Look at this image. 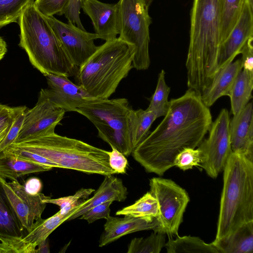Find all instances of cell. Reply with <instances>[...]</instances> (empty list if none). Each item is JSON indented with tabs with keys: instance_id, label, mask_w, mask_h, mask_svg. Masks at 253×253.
Returning <instances> with one entry per match:
<instances>
[{
	"instance_id": "cell-19",
	"label": "cell",
	"mask_w": 253,
	"mask_h": 253,
	"mask_svg": "<svg viewBox=\"0 0 253 253\" xmlns=\"http://www.w3.org/2000/svg\"><path fill=\"white\" fill-rule=\"evenodd\" d=\"M104 225V231L99 240V247L110 244L121 237L135 232L153 230L158 226L156 217H136L125 216L117 217L109 216Z\"/></svg>"
},
{
	"instance_id": "cell-33",
	"label": "cell",
	"mask_w": 253,
	"mask_h": 253,
	"mask_svg": "<svg viewBox=\"0 0 253 253\" xmlns=\"http://www.w3.org/2000/svg\"><path fill=\"white\" fill-rule=\"evenodd\" d=\"M94 191V189L91 188H82L73 195L57 199H51L50 197L46 196L43 200V202L46 204H52L59 206L60 208L59 212L61 214L65 215L82 202L87 199L91 193Z\"/></svg>"
},
{
	"instance_id": "cell-39",
	"label": "cell",
	"mask_w": 253,
	"mask_h": 253,
	"mask_svg": "<svg viewBox=\"0 0 253 253\" xmlns=\"http://www.w3.org/2000/svg\"><path fill=\"white\" fill-rule=\"evenodd\" d=\"M26 109L27 108L23 110L18 114L8 132L0 142V153L14 142L17 138Z\"/></svg>"
},
{
	"instance_id": "cell-1",
	"label": "cell",
	"mask_w": 253,
	"mask_h": 253,
	"mask_svg": "<svg viewBox=\"0 0 253 253\" xmlns=\"http://www.w3.org/2000/svg\"><path fill=\"white\" fill-rule=\"evenodd\" d=\"M164 116L132 152L133 158L147 171L159 175L174 166L175 157L183 149L198 147L212 122L200 92L190 88L169 101Z\"/></svg>"
},
{
	"instance_id": "cell-44",
	"label": "cell",
	"mask_w": 253,
	"mask_h": 253,
	"mask_svg": "<svg viewBox=\"0 0 253 253\" xmlns=\"http://www.w3.org/2000/svg\"><path fill=\"white\" fill-rule=\"evenodd\" d=\"M49 245L48 238L40 243L37 246L35 253H49Z\"/></svg>"
},
{
	"instance_id": "cell-32",
	"label": "cell",
	"mask_w": 253,
	"mask_h": 253,
	"mask_svg": "<svg viewBox=\"0 0 253 253\" xmlns=\"http://www.w3.org/2000/svg\"><path fill=\"white\" fill-rule=\"evenodd\" d=\"M35 0H0V29L17 22L24 9Z\"/></svg>"
},
{
	"instance_id": "cell-24",
	"label": "cell",
	"mask_w": 253,
	"mask_h": 253,
	"mask_svg": "<svg viewBox=\"0 0 253 253\" xmlns=\"http://www.w3.org/2000/svg\"><path fill=\"white\" fill-rule=\"evenodd\" d=\"M52 168L20 158L3 150L0 153V177L11 181L32 173L48 171Z\"/></svg>"
},
{
	"instance_id": "cell-28",
	"label": "cell",
	"mask_w": 253,
	"mask_h": 253,
	"mask_svg": "<svg viewBox=\"0 0 253 253\" xmlns=\"http://www.w3.org/2000/svg\"><path fill=\"white\" fill-rule=\"evenodd\" d=\"M245 0H220V42L226 39L236 25Z\"/></svg>"
},
{
	"instance_id": "cell-29",
	"label": "cell",
	"mask_w": 253,
	"mask_h": 253,
	"mask_svg": "<svg viewBox=\"0 0 253 253\" xmlns=\"http://www.w3.org/2000/svg\"><path fill=\"white\" fill-rule=\"evenodd\" d=\"M158 213L157 200L150 192H148L132 205L118 211L116 212V215L136 217L157 218Z\"/></svg>"
},
{
	"instance_id": "cell-6",
	"label": "cell",
	"mask_w": 253,
	"mask_h": 253,
	"mask_svg": "<svg viewBox=\"0 0 253 253\" xmlns=\"http://www.w3.org/2000/svg\"><path fill=\"white\" fill-rule=\"evenodd\" d=\"M134 52L118 38L105 41L80 68L77 84L91 96L109 98L133 68Z\"/></svg>"
},
{
	"instance_id": "cell-4",
	"label": "cell",
	"mask_w": 253,
	"mask_h": 253,
	"mask_svg": "<svg viewBox=\"0 0 253 253\" xmlns=\"http://www.w3.org/2000/svg\"><path fill=\"white\" fill-rule=\"evenodd\" d=\"M33 3L24 9L18 20L19 45L26 51L33 66L44 76L52 74L72 76L77 68Z\"/></svg>"
},
{
	"instance_id": "cell-38",
	"label": "cell",
	"mask_w": 253,
	"mask_h": 253,
	"mask_svg": "<svg viewBox=\"0 0 253 253\" xmlns=\"http://www.w3.org/2000/svg\"><path fill=\"white\" fill-rule=\"evenodd\" d=\"M112 201H109L98 205L82 214L79 218L86 220L88 223H91L95 221L102 218L107 219L110 215V207Z\"/></svg>"
},
{
	"instance_id": "cell-3",
	"label": "cell",
	"mask_w": 253,
	"mask_h": 253,
	"mask_svg": "<svg viewBox=\"0 0 253 253\" xmlns=\"http://www.w3.org/2000/svg\"><path fill=\"white\" fill-rule=\"evenodd\" d=\"M217 230L214 240L253 220V161L232 152L223 169Z\"/></svg>"
},
{
	"instance_id": "cell-47",
	"label": "cell",
	"mask_w": 253,
	"mask_h": 253,
	"mask_svg": "<svg viewBox=\"0 0 253 253\" xmlns=\"http://www.w3.org/2000/svg\"><path fill=\"white\" fill-rule=\"evenodd\" d=\"M3 139L1 137H0V142Z\"/></svg>"
},
{
	"instance_id": "cell-9",
	"label": "cell",
	"mask_w": 253,
	"mask_h": 253,
	"mask_svg": "<svg viewBox=\"0 0 253 253\" xmlns=\"http://www.w3.org/2000/svg\"><path fill=\"white\" fill-rule=\"evenodd\" d=\"M150 192L157 200L159 213L155 232L168 237L177 235L183 214L190 201L187 191L170 179L153 177L149 181Z\"/></svg>"
},
{
	"instance_id": "cell-5",
	"label": "cell",
	"mask_w": 253,
	"mask_h": 253,
	"mask_svg": "<svg viewBox=\"0 0 253 253\" xmlns=\"http://www.w3.org/2000/svg\"><path fill=\"white\" fill-rule=\"evenodd\" d=\"M9 146L42 156L60 168L104 176L116 174L109 165V151L55 132L12 143Z\"/></svg>"
},
{
	"instance_id": "cell-42",
	"label": "cell",
	"mask_w": 253,
	"mask_h": 253,
	"mask_svg": "<svg viewBox=\"0 0 253 253\" xmlns=\"http://www.w3.org/2000/svg\"><path fill=\"white\" fill-rule=\"evenodd\" d=\"M253 37H251L242 48L240 54L242 69L253 72Z\"/></svg>"
},
{
	"instance_id": "cell-8",
	"label": "cell",
	"mask_w": 253,
	"mask_h": 253,
	"mask_svg": "<svg viewBox=\"0 0 253 253\" xmlns=\"http://www.w3.org/2000/svg\"><path fill=\"white\" fill-rule=\"evenodd\" d=\"M120 32L118 38L134 52L133 68L147 69L150 64L149 27L152 19L149 9L153 0H119Z\"/></svg>"
},
{
	"instance_id": "cell-11",
	"label": "cell",
	"mask_w": 253,
	"mask_h": 253,
	"mask_svg": "<svg viewBox=\"0 0 253 253\" xmlns=\"http://www.w3.org/2000/svg\"><path fill=\"white\" fill-rule=\"evenodd\" d=\"M65 113L50 100L45 89H41L35 106L25 111L21 129L13 143L55 132Z\"/></svg>"
},
{
	"instance_id": "cell-40",
	"label": "cell",
	"mask_w": 253,
	"mask_h": 253,
	"mask_svg": "<svg viewBox=\"0 0 253 253\" xmlns=\"http://www.w3.org/2000/svg\"><path fill=\"white\" fill-rule=\"evenodd\" d=\"M83 0H69L68 5L64 11L63 14L67 19L68 22L84 30L80 18V9Z\"/></svg>"
},
{
	"instance_id": "cell-31",
	"label": "cell",
	"mask_w": 253,
	"mask_h": 253,
	"mask_svg": "<svg viewBox=\"0 0 253 253\" xmlns=\"http://www.w3.org/2000/svg\"><path fill=\"white\" fill-rule=\"evenodd\" d=\"M166 243V234L154 232L147 237L133 239L128 246L127 253H159Z\"/></svg>"
},
{
	"instance_id": "cell-2",
	"label": "cell",
	"mask_w": 253,
	"mask_h": 253,
	"mask_svg": "<svg viewBox=\"0 0 253 253\" xmlns=\"http://www.w3.org/2000/svg\"><path fill=\"white\" fill-rule=\"evenodd\" d=\"M220 14V0H193L186 67L188 88L200 93L218 71Z\"/></svg>"
},
{
	"instance_id": "cell-46",
	"label": "cell",
	"mask_w": 253,
	"mask_h": 253,
	"mask_svg": "<svg viewBox=\"0 0 253 253\" xmlns=\"http://www.w3.org/2000/svg\"><path fill=\"white\" fill-rule=\"evenodd\" d=\"M250 3L253 5V0H248Z\"/></svg>"
},
{
	"instance_id": "cell-18",
	"label": "cell",
	"mask_w": 253,
	"mask_h": 253,
	"mask_svg": "<svg viewBox=\"0 0 253 253\" xmlns=\"http://www.w3.org/2000/svg\"><path fill=\"white\" fill-rule=\"evenodd\" d=\"M231 147L233 152L253 161V109L248 103L229 122Z\"/></svg>"
},
{
	"instance_id": "cell-25",
	"label": "cell",
	"mask_w": 253,
	"mask_h": 253,
	"mask_svg": "<svg viewBox=\"0 0 253 253\" xmlns=\"http://www.w3.org/2000/svg\"><path fill=\"white\" fill-rule=\"evenodd\" d=\"M253 89V72L242 69L237 76L229 96L233 115L242 110L252 98Z\"/></svg>"
},
{
	"instance_id": "cell-45",
	"label": "cell",
	"mask_w": 253,
	"mask_h": 253,
	"mask_svg": "<svg viewBox=\"0 0 253 253\" xmlns=\"http://www.w3.org/2000/svg\"><path fill=\"white\" fill-rule=\"evenodd\" d=\"M7 50L6 43L3 39L0 36V61L4 57Z\"/></svg>"
},
{
	"instance_id": "cell-21",
	"label": "cell",
	"mask_w": 253,
	"mask_h": 253,
	"mask_svg": "<svg viewBox=\"0 0 253 253\" xmlns=\"http://www.w3.org/2000/svg\"><path fill=\"white\" fill-rule=\"evenodd\" d=\"M76 210L75 207L67 214L62 215L58 211L46 219L41 217L37 220L30 230L18 243L16 253H35L38 244L47 238L62 223L67 221Z\"/></svg>"
},
{
	"instance_id": "cell-14",
	"label": "cell",
	"mask_w": 253,
	"mask_h": 253,
	"mask_svg": "<svg viewBox=\"0 0 253 253\" xmlns=\"http://www.w3.org/2000/svg\"><path fill=\"white\" fill-rule=\"evenodd\" d=\"M44 77L48 84L47 88H44L47 95L65 112H76L79 107L96 98L67 77L52 74Z\"/></svg>"
},
{
	"instance_id": "cell-26",
	"label": "cell",
	"mask_w": 253,
	"mask_h": 253,
	"mask_svg": "<svg viewBox=\"0 0 253 253\" xmlns=\"http://www.w3.org/2000/svg\"><path fill=\"white\" fill-rule=\"evenodd\" d=\"M158 118L155 113L147 109H131L129 115V131L133 150L148 135L151 125Z\"/></svg>"
},
{
	"instance_id": "cell-10",
	"label": "cell",
	"mask_w": 253,
	"mask_h": 253,
	"mask_svg": "<svg viewBox=\"0 0 253 253\" xmlns=\"http://www.w3.org/2000/svg\"><path fill=\"white\" fill-rule=\"evenodd\" d=\"M229 114L226 109L221 110L212 122L209 136L198 146L201 154L200 166L212 178L223 171L232 152L229 133Z\"/></svg>"
},
{
	"instance_id": "cell-20",
	"label": "cell",
	"mask_w": 253,
	"mask_h": 253,
	"mask_svg": "<svg viewBox=\"0 0 253 253\" xmlns=\"http://www.w3.org/2000/svg\"><path fill=\"white\" fill-rule=\"evenodd\" d=\"M127 194V189L121 179L113 175H105L93 196L79 204L67 221L79 218L89 209L104 202L109 201L123 202L126 198Z\"/></svg>"
},
{
	"instance_id": "cell-23",
	"label": "cell",
	"mask_w": 253,
	"mask_h": 253,
	"mask_svg": "<svg viewBox=\"0 0 253 253\" xmlns=\"http://www.w3.org/2000/svg\"><path fill=\"white\" fill-rule=\"evenodd\" d=\"M219 253H253V220L246 222L231 234L211 242Z\"/></svg>"
},
{
	"instance_id": "cell-30",
	"label": "cell",
	"mask_w": 253,
	"mask_h": 253,
	"mask_svg": "<svg viewBox=\"0 0 253 253\" xmlns=\"http://www.w3.org/2000/svg\"><path fill=\"white\" fill-rule=\"evenodd\" d=\"M170 90V87L165 81V72L162 69L158 75L155 90L150 98L149 105L146 109L155 113L158 118L164 116L169 107L168 97Z\"/></svg>"
},
{
	"instance_id": "cell-36",
	"label": "cell",
	"mask_w": 253,
	"mask_h": 253,
	"mask_svg": "<svg viewBox=\"0 0 253 253\" xmlns=\"http://www.w3.org/2000/svg\"><path fill=\"white\" fill-rule=\"evenodd\" d=\"M26 108V106L11 107L0 104V137L4 138L18 114Z\"/></svg>"
},
{
	"instance_id": "cell-22",
	"label": "cell",
	"mask_w": 253,
	"mask_h": 253,
	"mask_svg": "<svg viewBox=\"0 0 253 253\" xmlns=\"http://www.w3.org/2000/svg\"><path fill=\"white\" fill-rule=\"evenodd\" d=\"M242 70L241 59L219 69L210 86L201 93V98L204 105L210 108L220 97L229 96L234 81Z\"/></svg>"
},
{
	"instance_id": "cell-43",
	"label": "cell",
	"mask_w": 253,
	"mask_h": 253,
	"mask_svg": "<svg viewBox=\"0 0 253 253\" xmlns=\"http://www.w3.org/2000/svg\"><path fill=\"white\" fill-rule=\"evenodd\" d=\"M26 191L32 195L40 193L42 188V183L41 180L37 177L28 179L24 185Z\"/></svg>"
},
{
	"instance_id": "cell-16",
	"label": "cell",
	"mask_w": 253,
	"mask_h": 253,
	"mask_svg": "<svg viewBox=\"0 0 253 253\" xmlns=\"http://www.w3.org/2000/svg\"><path fill=\"white\" fill-rule=\"evenodd\" d=\"M253 5L245 0L239 19L226 39L220 45L218 70L233 62L242 48L253 36Z\"/></svg>"
},
{
	"instance_id": "cell-27",
	"label": "cell",
	"mask_w": 253,
	"mask_h": 253,
	"mask_svg": "<svg viewBox=\"0 0 253 253\" xmlns=\"http://www.w3.org/2000/svg\"><path fill=\"white\" fill-rule=\"evenodd\" d=\"M165 247L168 253H219L212 243H206L198 237L179 236L175 239L169 237Z\"/></svg>"
},
{
	"instance_id": "cell-37",
	"label": "cell",
	"mask_w": 253,
	"mask_h": 253,
	"mask_svg": "<svg viewBox=\"0 0 253 253\" xmlns=\"http://www.w3.org/2000/svg\"><path fill=\"white\" fill-rule=\"evenodd\" d=\"M4 150L9 152L20 158L31 161L35 163L49 167L52 168H59V166L55 163L32 152L11 146H8Z\"/></svg>"
},
{
	"instance_id": "cell-34",
	"label": "cell",
	"mask_w": 253,
	"mask_h": 253,
	"mask_svg": "<svg viewBox=\"0 0 253 253\" xmlns=\"http://www.w3.org/2000/svg\"><path fill=\"white\" fill-rule=\"evenodd\" d=\"M201 154L200 150L192 148H185L175 157L174 166L185 171L192 169L194 167L200 166Z\"/></svg>"
},
{
	"instance_id": "cell-41",
	"label": "cell",
	"mask_w": 253,
	"mask_h": 253,
	"mask_svg": "<svg viewBox=\"0 0 253 253\" xmlns=\"http://www.w3.org/2000/svg\"><path fill=\"white\" fill-rule=\"evenodd\" d=\"M109 163L110 167L116 173L124 174L126 173L128 162L125 156L118 151L112 148L109 153Z\"/></svg>"
},
{
	"instance_id": "cell-17",
	"label": "cell",
	"mask_w": 253,
	"mask_h": 253,
	"mask_svg": "<svg viewBox=\"0 0 253 253\" xmlns=\"http://www.w3.org/2000/svg\"><path fill=\"white\" fill-rule=\"evenodd\" d=\"M27 233L0 180V253H16L18 243Z\"/></svg>"
},
{
	"instance_id": "cell-7",
	"label": "cell",
	"mask_w": 253,
	"mask_h": 253,
	"mask_svg": "<svg viewBox=\"0 0 253 253\" xmlns=\"http://www.w3.org/2000/svg\"><path fill=\"white\" fill-rule=\"evenodd\" d=\"M131 109L125 98H95L79 107L76 112L93 124L99 138L127 156L133 150L129 131Z\"/></svg>"
},
{
	"instance_id": "cell-13",
	"label": "cell",
	"mask_w": 253,
	"mask_h": 253,
	"mask_svg": "<svg viewBox=\"0 0 253 253\" xmlns=\"http://www.w3.org/2000/svg\"><path fill=\"white\" fill-rule=\"evenodd\" d=\"M9 202L24 229L29 232L34 222L41 217L47 204L46 196L42 193L32 195L17 180L8 182L0 177Z\"/></svg>"
},
{
	"instance_id": "cell-15",
	"label": "cell",
	"mask_w": 253,
	"mask_h": 253,
	"mask_svg": "<svg viewBox=\"0 0 253 253\" xmlns=\"http://www.w3.org/2000/svg\"><path fill=\"white\" fill-rule=\"evenodd\" d=\"M81 8L91 19L98 39L108 41L120 32V2L107 3L98 0H83Z\"/></svg>"
},
{
	"instance_id": "cell-35",
	"label": "cell",
	"mask_w": 253,
	"mask_h": 253,
	"mask_svg": "<svg viewBox=\"0 0 253 253\" xmlns=\"http://www.w3.org/2000/svg\"><path fill=\"white\" fill-rule=\"evenodd\" d=\"M69 0H35L36 9L44 16H53L55 14L63 15Z\"/></svg>"
},
{
	"instance_id": "cell-12",
	"label": "cell",
	"mask_w": 253,
	"mask_h": 253,
	"mask_svg": "<svg viewBox=\"0 0 253 253\" xmlns=\"http://www.w3.org/2000/svg\"><path fill=\"white\" fill-rule=\"evenodd\" d=\"M43 16L76 68L81 67L98 49L94 42L98 39L95 33L62 22L53 16Z\"/></svg>"
}]
</instances>
